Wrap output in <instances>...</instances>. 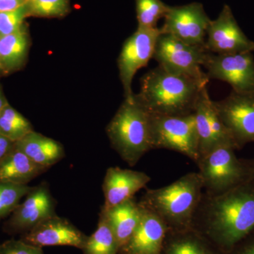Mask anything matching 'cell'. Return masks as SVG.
<instances>
[{
	"label": "cell",
	"instance_id": "obj_9",
	"mask_svg": "<svg viewBox=\"0 0 254 254\" xmlns=\"http://www.w3.org/2000/svg\"><path fill=\"white\" fill-rule=\"evenodd\" d=\"M203 66L209 79L226 82L237 93H254V58L251 52L227 55L208 53Z\"/></svg>",
	"mask_w": 254,
	"mask_h": 254
},
{
	"label": "cell",
	"instance_id": "obj_4",
	"mask_svg": "<svg viewBox=\"0 0 254 254\" xmlns=\"http://www.w3.org/2000/svg\"><path fill=\"white\" fill-rule=\"evenodd\" d=\"M106 133L112 148L129 166H135L145 153L153 150L150 114L135 93L125 98L107 126Z\"/></svg>",
	"mask_w": 254,
	"mask_h": 254
},
{
	"label": "cell",
	"instance_id": "obj_15",
	"mask_svg": "<svg viewBox=\"0 0 254 254\" xmlns=\"http://www.w3.org/2000/svg\"><path fill=\"white\" fill-rule=\"evenodd\" d=\"M88 237L67 219L53 215L40 222L19 240L34 247L68 246L83 250Z\"/></svg>",
	"mask_w": 254,
	"mask_h": 254
},
{
	"label": "cell",
	"instance_id": "obj_2",
	"mask_svg": "<svg viewBox=\"0 0 254 254\" xmlns=\"http://www.w3.org/2000/svg\"><path fill=\"white\" fill-rule=\"evenodd\" d=\"M208 83L158 66L143 75L136 96L150 115L183 116L194 113L200 92Z\"/></svg>",
	"mask_w": 254,
	"mask_h": 254
},
{
	"label": "cell",
	"instance_id": "obj_31",
	"mask_svg": "<svg viewBox=\"0 0 254 254\" xmlns=\"http://www.w3.org/2000/svg\"><path fill=\"white\" fill-rule=\"evenodd\" d=\"M16 143L0 133V162L15 148Z\"/></svg>",
	"mask_w": 254,
	"mask_h": 254
},
{
	"label": "cell",
	"instance_id": "obj_12",
	"mask_svg": "<svg viewBox=\"0 0 254 254\" xmlns=\"http://www.w3.org/2000/svg\"><path fill=\"white\" fill-rule=\"evenodd\" d=\"M56 205L49 185L42 182L33 187L22 203L10 215L3 225V230L9 235H23L40 222L56 215Z\"/></svg>",
	"mask_w": 254,
	"mask_h": 254
},
{
	"label": "cell",
	"instance_id": "obj_24",
	"mask_svg": "<svg viewBox=\"0 0 254 254\" xmlns=\"http://www.w3.org/2000/svg\"><path fill=\"white\" fill-rule=\"evenodd\" d=\"M33 131L29 120L11 105H6L0 114V133L11 141L16 143Z\"/></svg>",
	"mask_w": 254,
	"mask_h": 254
},
{
	"label": "cell",
	"instance_id": "obj_21",
	"mask_svg": "<svg viewBox=\"0 0 254 254\" xmlns=\"http://www.w3.org/2000/svg\"><path fill=\"white\" fill-rule=\"evenodd\" d=\"M161 254H223L193 229L168 230Z\"/></svg>",
	"mask_w": 254,
	"mask_h": 254
},
{
	"label": "cell",
	"instance_id": "obj_16",
	"mask_svg": "<svg viewBox=\"0 0 254 254\" xmlns=\"http://www.w3.org/2000/svg\"><path fill=\"white\" fill-rule=\"evenodd\" d=\"M150 180V177L143 172L118 167L108 168L102 185L105 197L102 208H112L133 198L137 192L147 186Z\"/></svg>",
	"mask_w": 254,
	"mask_h": 254
},
{
	"label": "cell",
	"instance_id": "obj_23",
	"mask_svg": "<svg viewBox=\"0 0 254 254\" xmlns=\"http://www.w3.org/2000/svg\"><path fill=\"white\" fill-rule=\"evenodd\" d=\"M84 254H119L120 246L105 217L100 213L96 230L87 239Z\"/></svg>",
	"mask_w": 254,
	"mask_h": 254
},
{
	"label": "cell",
	"instance_id": "obj_19",
	"mask_svg": "<svg viewBox=\"0 0 254 254\" xmlns=\"http://www.w3.org/2000/svg\"><path fill=\"white\" fill-rule=\"evenodd\" d=\"M100 213L111 227L120 250L131 238L139 224L141 218V205L133 197L112 208H101Z\"/></svg>",
	"mask_w": 254,
	"mask_h": 254
},
{
	"label": "cell",
	"instance_id": "obj_22",
	"mask_svg": "<svg viewBox=\"0 0 254 254\" xmlns=\"http://www.w3.org/2000/svg\"><path fill=\"white\" fill-rule=\"evenodd\" d=\"M46 171L15 145L14 149L0 162V182L28 185Z\"/></svg>",
	"mask_w": 254,
	"mask_h": 254
},
{
	"label": "cell",
	"instance_id": "obj_7",
	"mask_svg": "<svg viewBox=\"0 0 254 254\" xmlns=\"http://www.w3.org/2000/svg\"><path fill=\"white\" fill-rule=\"evenodd\" d=\"M208 53L204 46H192L170 35L160 33L153 58L168 72L209 82L201 68Z\"/></svg>",
	"mask_w": 254,
	"mask_h": 254
},
{
	"label": "cell",
	"instance_id": "obj_27",
	"mask_svg": "<svg viewBox=\"0 0 254 254\" xmlns=\"http://www.w3.org/2000/svg\"><path fill=\"white\" fill-rule=\"evenodd\" d=\"M33 187L0 182V220L9 216Z\"/></svg>",
	"mask_w": 254,
	"mask_h": 254
},
{
	"label": "cell",
	"instance_id": "obj_6",
	"mask_svg": "<svg viewBox=\"0 0 254 254\" xmlns=\"http://www.w3.org/2000/svg\"><path fill=\"white\" fill-rule=\"evenodd\" d=\"M150 133L153 149L173 150L195 163L199 158L194 113L183 116L150 115Z\"/></svg>",
	"mask_w": 254,
	"mask_h": 254
},
{
	"label": "cell",
	"instance_id": "obj_13",
	"mask_svg": "<svg viewBox=\"0 0 254 254\" xmlns=\"http://www.w3.org/2000/svg\"><path fill=\"white\" fill-rule=\"evenodd\" d=\"M204 47L209 53L216 55L253 53L254 41L246 36L231 8L225 4L218 18L209 23Z\"/></svg>",
	"mask_w": 254,
	"mask_h": 254
},
{
	"label": "cell",
	"instance_id": "obj_34",
	"mask_svg": "<svg viewBox=\"0 0 254 254\" xmlns=\"http://www.w3.org/2000/svg\"><path fill=\"white\" fill-rule=\"evenodd\" d=\"M4 76H5L4 69H3L2 66H1V63H0V78Z\"/></svg>",
	"mask_w": 254,
	"mask_h": 254
},
{
	"label": "cell",
	"instance_id": "obj_11",
	"mask_svg": "<svg viewBox=\"0 0 254 254\" xmlns=\"http://www.w3.org/2000/svg\"><path fill=\"white\" fill-rule=\"evenodd\" d=\"M160 28V33L175 37L187 44L204 46L210 19L203 4L192 2L182 6H169Z\"/></svg>",
	"mask_w": 254,
	"mask_h": 254
},
{
	"label": "cell",
	"instance_id": "obj_28",
	"mask_svg": "<svg viewBox=\"0 0 254 254\" xmlns=\"http://www.w3.org/2000/svg\"><path fill=\"white\" fill-rule=\"evenodd\" d=\"M28 17L26 5L13 11L0 12V37L7 36L19 31L26 24Z\"/></svg>",
	"mask_w": 254,
	"mask_h": 254
},
{
	"label": "cell",
	"instance_id": "obj_8",
	"mask_svg": "<svg viewBox=\"0 0 254 254\" xmlns=\"http://www.w3.org/2000/svg\"><path fill=\"white\" fill-rule=\"evenodd\" d=\"M213 104L237 150L254 143V93L232 91L224 99L213 101Z\"/></svg>",
	"mask_w": 254,
	"mask_h": 254
},
{
	"label": "cell",
	"instance_id": "obj_29",
	"mask_svg": "<svg viewBox=\"0 0 254 254\" xmlns=\"http://www.w3.org/2000/svg\"><path fill=\"white\" fill-rule=\"evenodd\" d=\"M0 254H44L41 247H34L18 240L0 244Z\"/></svg>",
	"mask_w": 254,
	"mask_h": 254
},
{
	"label": "cell",
	"instance_id": "obj_5",
	"mask_svg": "<svg viewBox=\"0 0 254 254\" xmlns=\"http://www.w3.org/2000/svg\"><path fill=\"white\" fill-rule=\"evenodd\" d=\"M232 146L215 148L198 159L196 165L209 195H219L254 178L250 159H240Z\"/></svg>",
	"mask_w": 254,
	"mask_h": 254
},
{
	"label": "cell",
	"instance_id": "obj_1",
	"mask_svg": "<svg viewBox=\"0 0 254 254\" xmlns=\"http://www.w3.org/2000/svg\"><path fill=\"white\" fill-rule=\"evenodd\" d=\"M190 227L229 253L254 232V178L221 194L203 191Z\"/></svg>",
	"mask_w": 254,
	"mask_h": 254
},
{
	"label": "cell",
	"instance_id": "obj_17",
	"mask_svg": "<svg viewBox=\"0 0 254 254\" xmlns=\"http://www.w3.org/2000/svg\"><path fill=\"white\" fill-rule=\"evenodd\" d=\"M167 232L168 227L158 216L141 207L139 224L119 254H161Z\"/></svg>",
	"mask_w": 254,
	"mask_h": 254
},
{
	"label": "cell",
	"instance_id": "obj_33",
	"mask_svg": "<svg viewBox=\"0 0 254 254\" xmlns=\"http://www.w3.org/2000/svg\"><path fill=\"white\" fill-rule=\"evenodd\" d=\"M9 104V102L6 99L4 91H3L2 87L0 85V114L6 108V105Z\"/></svg>",
	"mask_w": 254,
	"mask_h": 254
},
{
	"label": "cell",
	"instance_id": "obj_30",
	"mask_svg": "<svg viewBox=\"0 0 254 254\" xmlns=\"http://www.w3.org/2000/svg\"><path fill=\"white\" fill-rule=\"evenodd\" d=\"M227 254H254V232L239 242Z\"/></svg>",
	"mask_w": 254,
	"mask_h": 254
},
{
	"label": "cell",
	"instance_id": "obj_26",
	"mask_svg": "<svg viewBox=\"0 0 254 254\" xmlns=\"http://www.w3.org/2000/svg\"><path fill=\"white\" fill-rule=\"evenodd\" d=\"M28 17L63 18L71 11L69 0H27Z\"/></svg>",
	"mask_w": 254,
	"mask_h": 254
},
{
	"label": "cell",
	"instance_id": "obj_10",
	"mask_svg": "<svg viewBox=\"0 0 254 254\" xmlns=\"http://www.w3.org/2000/svg\"><path fill=\"white\" fill-rule=\"evenodd\" d=\"M160 28H137L124 43L118 60L119 74L124 89V97L133 94L131 85L138 70L148 65L154 55Z\"/></svg>",
	"mask_w": 254,
	"mask_h": 254
},
{
	"label": "cell",
	"instance_id": "obj_3",
	"mask_svg": "<svg viewBox=\"0 0 254 254\" xmlns=\"http://www.w3.org/2000/svg\"><path fill=\"white\" fill-rule=\"evenodd\" d=\"M203 191L199 173H190L168 186L148 189L138 203L158 216L168 230H186L191 227Z\"/></svg>",
	"mask_w": 254,
	"mask_h": 254
},
{
	"label": "cell",
	"instance_id": "obj_20",
	"mask_svg": "<svg viewBox=\"0 0 254 254\" xmlns=\"http://www.w3.org/2000/svg\"><path fill=\"white\" fill-rule=\"evenodd\" d=\"M31 37L27 24L19 31L0 37V63L5 76L20 71L27 63Z\"/></svg>",
	"mask_w": 254,
	"mask_h": 254
},
{
	"label": "cell",
	"instance_id": "obj_32",
	"mask_svg": "<svg viewBox=\"0 0 254 254\" xmlns=\"http://www.w3.org/2000/svg\"><path fill=\"white\" fill-rule=\"evenodd\" d=\"M27 0H0V12L13 11L26 4Z\"/></svg>",
	"mask_w": 254,
	"mask_h": 254
},
{
	"label": "cell",
	"instance_id": "obj_18",
	"mask_svg": "<svg viewBox=\"0 0 254 254\" xmlns=\"http://www.w3.org/2000/svg\"><path fill=\"white\" fill-rule=\"evenodd\" d=\"M16 146L45 170L59 163L65 157L64 148L61 143L35 131L30 132L16 142Z\"/></svg>",
	"mask_w": 254,
	"mask_h": 254
},
{
	"label": "cell",
	"instance_id": "obj_25",
	"mask_svg": "<svg viewBox=\"0 0 254 254\" xmlns=\"http://www.w3.org/2000/svg\"><path fill=\"white\" fill-rule=\"evenodd\" d=\"M138 27L156 28L159 20L165 17L169 5L161 0H135Z\"/></svg>",
	"mask_w": 254,
	"mask_h": 254
},
{
	"label": "cell",
	"instance_id": "obj_14",
	"mask_svg": "<svg viewBox=\"0 0 254 254\" xmlns=\"http://www.w3.org/2000/svg\"><path fill=\"white\" fill-rule=\"evenodd\" d=\"M193 113L198 134L199 158L218 147L232 146L237 150L235 141L219 118L213 100L209 95L208 86L203 87L200 92Z\"/></svg>",
	"mask_w": 254,
	"mask_h": 254
},
{
	"label": "cell",
	"instance_id": "obj_35",
	"mask_svg": "<svg viewBox=\"0 0 254 254\" xmlns=\"http://www.w3.org/2000/svg\"><path fill=\"white\" fill-rule=\"evenodd\" d=\"M250 163L251 166H252V169H253V171L254 173V158L250 159Z\"/></svg>",
	"mask_w": 254,
	"mask_h": 254
}]
</instances>
